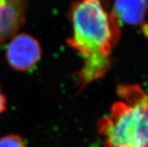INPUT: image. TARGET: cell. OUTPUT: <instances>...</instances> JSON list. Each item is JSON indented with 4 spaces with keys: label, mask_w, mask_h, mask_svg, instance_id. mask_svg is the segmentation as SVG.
I'll return each mask as SVG.
<instances>
[{
    "label": "cell",
    "mask_w": 148,
    "mask_h": 147,
    "mask_svg": "<svg viewBox=\"0 0 148 147\" xmlns=\"http://www.w3.org/2000/svg\"><path fill=\"white\" fill-rule=\"evenodd\" d=\"M148 11V0H115L112 12L126 24H141Z\"/></svg>",
    "instance_id": "obj_5"
},
{
    "label": "cell",
    "mask_w": 148,
    "mask_h": 147,
    "mask_svg": "<svg viewBox=\"0 0 148 147\" xmlns=\"http://www.w3.org/2000/svg\"><path fill=\"white\" fill-rule=\"evenodd\" d=\"M0 147H26V146L21 137L10 134L0 138Z\"/></svg>",
    "instance_id": "obj_6"
},
{
    "label": "cell",
    "mask_w": 148,
    "mask_h": 147,
    "mask_svg": "<svg viewBox=\"0 0 148 147\" xmlns=\"http://www.w3.org/2000/svg\"><path fill=\"white\" fill-rule=\"evenodd\" d=\"M6 104H7V100L5 96L0 90V115L5 110Z\"/></svg>",
    "instance_id": "obj_7"
},
{
    "label": "cell",
    "mask_w": 148,
    "mask_h": 147,
    "mask_svg": "<svg viewBox=\"0 0 148 147\" xmlns=\"http://www.w3.org/2000/svg\"><path fill=\"white\" fill-rule=\"evenodd\" d=\"M41 56L39 42L28 34L15 35L6 50L7 61L17 71H28L38 62Z\"/></svg>",
    "instance_id": "obj_3"
},
{
    "label": "cell",
    "mask_w": 148,
    "mask_h": 147,
    "mask_svg": "<svg viewBox=\"0 0 148 147\" xmlns=\"http://www.w3.org/2000/svg\"><path fill=\"white\" fill-rule=\"evenodd\" d=\"M27 0H0V44L24 24Z\"/></svg>",
    "instance_id": "obj_4"
},
{
    "label": "cell",
    "mask_w": 148,
    "mask_h": 147,
    "mask_svg": "<svg viewBox=\"0 0 148 147\" xmlns=\"http://www.w3.org/2000/svg\"><path fill=\"white\" fill-rule=\"evenodd\" d=\"M72 36L67 44L84 58L80 90L103 77L111 65V53L121 36L119 21L102 0H77L71 7Z\"/></svg>",
    "instance_id": "obj_1"
},
{
    "label": "cell",
    "mask_w": 148,
    "mask_h": 147,
    "mask_svg": "<svg viewBox=\"0 0 148 147\" xmlns=\"http://www.w3.org/2000/svg\"><path fill=\"white\" fill-rule=\"evenodd\" d=\"M120 101L99 119L105 147H148V95L139 85H120Z\"/></svg>",
    "instance_id": "obj_2"
},
{
    "label": "cell",
    "mask_w": 148,
    "mask_h": 147,
    "mask_svg": "<svg viewBox=\"0 0 148 147\" xmlns=\"http://www.w3.org/2000/svg\"><path fill=\"white\" fill-rule=\"evenodd\" d=\"M147 82H148V77H147Z\"/></svg>",
    "instance_id": "obj_8"
}]
</instances>
